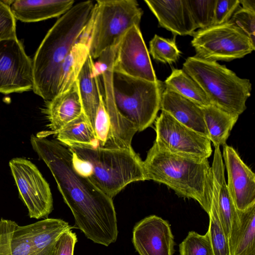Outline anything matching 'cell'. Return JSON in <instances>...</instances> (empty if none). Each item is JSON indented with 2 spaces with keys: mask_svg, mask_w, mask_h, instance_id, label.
Instances as JSON below:
<instances>
[{
  "mask_svg": "<svg viewBox=\"0 0 255 255\" xmlns=\"http://www.w3.org/2000/svg\"><path fill=\"white\" fill-rule=\"evenodd\" d=\"M30 143L51 172L77 227L95 243L105 246L114 243L118 230L112 199L79 171L67 147L33 134Z\"/></svg>",
  "mask_w": 255,
  "mask_h": 255,
  "instance_id": "6da1fadb",
  "label": "cell"
},
{
  "mask_svg": "<svg viewBox=\"0 0 255 255\" xmlns=\"http://www.w3.org/2000/svg\"><path fill=\"white\" fill-rule=\"evenodd\" d=\"M114 55L111 51L100 57L104 68L103 96L111 126L112 141L118 146H128L136 132L154 123L165 85L158 80L150 82L113 71Z\"/></svg>",
  "mask_w": 255,
  "mask_h": 255,
  "instance_id": "7a4b0ae2",
  "label": "cell"
},
{
  "mask_svg": "<svg viewBox=\"0 0 255 255\" xmlns=\"http://www.w3.org/2000/svg\"><path fill=\"white\" fill-rule=\"evenodd\" d=\"M94 6L91 0L74 4L49 30L36 51L33 91L45 101L58 94L63 62L86 27Z\"/></svg>",
  "mask_w": 255,
  "mask_h": 255,
  "instance_id": "3957f363",
  "label": "cell"
},
{
  "mask_svg": "<svg viewBox=\"0 0 255 255\" xmlns=\"http://www.w3.org/2000/svg\"><path fill=\"white\" fill-rule=\"evenodd\" d=\"M65 146L72 152L79 171L112 199L129 183L147 180L143 161L132 147L79 143Z\"/></svg>",
  "mask_w": 255,
  "mask_h": 255,
  "instance_id": "277c9868",
  "label": "cell"
},
{
  "mask_svg": "<svg viewBox=\"0 0 255 255\" xmlns=\"http://www.w3.org/2000/svg\"><path fill=\"white\" fill-rule=\"evenodd\" d=\"M143 163L147 180L163 184L179 197L196 201L209 215L211 176L208 159H195L174 154L154 141Z\"/></svg>",
  "mask_w": 255,
  "mask_h": 255,
  "instance_id": "5b68a950",
  "label": "cell"
},
{
  "mask_svg": "<svg viewBox=\"0 0 255 255\" xmlns=\"http://www.w3.org/2000/svg\"><path fill=\"white\" fill-rule=\"evenodd\" d=\"M182 70L203 90L211 105L239 116L246 109L252 84L225 65L195 56L188 57Z\"/></svg>",
  "mask_w": 255,
  "mask_h": 255,
  "instance_id": "8992f818",
  "label": "cell"
},
{
  "mask_svg": "<svg viewBox=\"0 0 255 255\" xmlns=\"http://www.w3.org/2000/svg\"><path fill=\"white\" fill-rule=\"evenodd\" d=\"M143 11L135 0H98L91 16L89 52L96 59L116 46L132 26H139Z\"/></svg>",
  "mask_w": 255,
  "mask_h": 255,
  "instance_id": "52a82bcc",
  "label": "cell"
},
{
  "mask_svg": "<svg viewBox=\"0 0 255 255\" xmlns=\"http://www.w3.org/2000/svg\"><path fill=\"white\" fill-rule=\"evenodd\" d=\"M195 56L213 61H230L252 53L255 45L240 29L228 21L199 29L192 35Z\"/></svg>",
  "mask_w": 255,
  "mask_h": 255,
  "instance_id": "ba28073f",
  "label": "cell"
},
{
  "mask_svg": "<svg viewBox=\"0 0 255 255\" xmlns=\"http://www.w3.org/2000/svg\"><path fill=\"white\" fill-rule=\"evenodd\" d=\"M154 142L174 154L198 160L208 159L212 153L210 140L180 123L162 111L154 122Z\"/></svg>",
  "mask_w": 255,
  "mask_h": 255,
  "instance_id": "9c48e42d",
  "label": "cell"
},
{
  "mask_svg": "<svg viewBox=\"0 0 255 255\" xmlns=\"http://www.w3.org/2000/svg\"><path fill=\"white\" fill-rule=\"evenodd\" d=\"M9 166L29 217L36 219L47 217L53 209L52 195L49 184L37 166L21 157L11 159Z\"/></svg>",
  "mask_w": 255,
  "mask_h": 255,
  "instance_id": "30bf717a",
  "label": "cell"
},
{
  "mask_svg": "<svg viewBox=\"0 0 255 255\" xmlns=\"http://www.w3.org/2000/svg\"><path fill=\"white\" fill-rule=\"evenodd\" d=\"M32 61L17 38L0 41V93L8 94L33 89Z\"/></svg>",
  "mask_w": 255,
  "mask_h": 255,
  "instance_id": "8fae6325",
  "label": "cell"
},
{
  "mask_svg": "<svg viewBox=\"0 0 255 255\" xmlns=\"http://www.w3.org/2000/svg\"><path fill=\"white\" fill-rule=\"evenodd\" d=\"M113 71L150 82L157 81L139 26L133 25L116 46Z\"/></svg>",
  "mask_w": 255,
  "mask_h": 255,
  "instance_id": "7c38bea8",
  "label": "cell"
},
{
  "mask_svg": "<svg viewBox=\"0 0 255 255\" xmlns=\"http://www.w3.org/2000/svg\"><path fill=\"white\" fill-rule=\"evenodd\" d=\"M132 241L139 255H173L174 253L170 226L156 215L147 216L135 224Z\"/></svg>",
  "mask_w": 255,
  "mask_h": 255,
  "instance_id": "4fadbf2b",
  "label": "cell"
},
{
  "mask_svg": "<svg viewBox=\"0 0 255 255\" xmlns=\"http://www.w3.org/2000/svg\"><path fill=\"white\" fill-rule=\"evenodd\" d=\"M223 146L228 190L237 209L245 210L255 204V174L232 146Z\"/></svg>",
  "mask_w": 255,
  "mask_h": 255,
  "instance_id": "5bb4252c",
  "label": "cell"
},
{
  "mask_svg": "<svg viewBox=\"0 0 255 255\" xmlns=\"http://www.w3.org/2000/svg\"><path fill=\"white\" fill-rule=\"evenodd\" d=\"M144 2L157 19L159 25L175 36H192L198 28L187 0H145Z\"/></svg>",
  "mask_w": 255,
  "mask_h": 255,
  "instance_id": "9a60e30c",
  "label": "cell"
},
{
  "mask_svg": "<svg viewBox=\"0 0 255 255\" xmlns=\"http://www.w3.org/2000/svg\"><path fill=\"white\" fill-rule=\"evenodd\" d=\"M44 113L49 122L50 130L38 133L45 137L55 134L69 122L83 113L76 81L66 91L57 94L48 101Z\"/></svg>",
  "mask_w": 255,
  "mask_h": 255,
  "instance_id": "2e32d148",
  "label": "cell"
},
{
  "mask_svg": "<svg viewBox=\"0 0 255 255\" xmlns=\"http://www.w3.org/2000/svg\"><path fill=\"white\" fill-rule=\"evenodd\" d=\"M160 110L209 138L202 108L192 101L165 87L161 95Z\"/></svg>",
  "mask_w": 255,
  "mask_h": 255,
  "instance_id": "e0dca14e",
  "label": "cell"
},
{
  "mask_svg": "<svg viewBox=\"0 0 255 255\" xmlns=\"http://www.w3.org/2000/svg\"><path fill=\"white\" fill-rule=\"evenodd\" d=\"M73 0H11L9 7L15 19L33 22L59 17L73 5Z\"/></svg>",
  "mask_w": 255,
  "mask_h": 255,
  "instance_id": "ac0fdd59",
  "label": "cell"
},
{
  "mask_svg": "<svg viewBox=\"0 0 255 255\" xmlns=\"http://www.w3.org/2000/svg\"><path fill=\"white\" fill-rule=\"evenodd\" d=\"M228 241L231 255H255V204L237 210Z\"/></svg>",
  "mask_w": 255,
  "mask_h": 255,
  "instance_id": "d6986e66",
  "label": "cell"
},
{
  "mask_svg": "<svg viewBox=\"0 0 255 255\" xmlns=\"http://www.w3.org/2000/svg\"><path fill=\"white\" fill-rule=\"evenodd\" d=\"M97 71L93 59L89 55L76 79L83 114L94 130L95 119L102 96Z\"/></svg>",
  "mask_w": 255,
  "mask_h": 255,
  "instance_id": "ffe728a7",
  "label": "cell"
},
{
  "mask_svg": "<svg viewBox=\"0 0 255 255\" xmlns=\"http://www.w3.org/2000/svg\"><path fill=\"white\" fill-rule=\"evenodd\" d=\"M34 255H55L57 242L72 227L63 220L46 218L26 225Z\"/></svg>",
  "mask_w": 255,
  "mask_h": 255,
  "instance_id": "44dd1931",
  "label": "cell"
},
{
  "mask_svg": "<svg viewBox=\"0 0 255 255\" xmlns=\"http://www.w3.org/2000/svg\"><path fill=\"white\" fill-rule=\"evenodd\" d=\"M91 29L90 17L86 27L63 62L61 70L58 94L67 90L76 81L82 67L90 55L89 38Z\"/></svg>",
  "mask_w": 255,
  "mask_h": 255,
  "instance_id": "7402d4cb",
  "label": "cell"
},
{
  "mask_svg": "<svg viewBox=\"0 0 255 255\" xmlns=\"http://www.w3.org/2000/svg\"><path fill=\"white\" fill-rule=\"evenodd\" d=\"M0 255H34L26 225L1 218Z\"/></svg>",
  "mask_w": 255,
  "mask_h": 255,
  "instance_id": "603a6c76",
  "label": "cell"
},
{
  "mask_svg": "<svg viewBox=\"0 0 255 255\" xmlns=\"http://www.w3.org/2000/svg\"><path fill=\"white\" fill-rule=\"evenodd\" d=\"M209 138L214 147L224 145L239 117L210 105L201 107Z\"/></svg>",
  "mask_w": 255,
  "mask_h": 255,
  "instance_id": "cb8c5ba5",
  "label": "cell"
},
{
  "mask_svg": "<svg viewBox=\"0 0 255 255\" xmlns=\"http://www.w3.org/2000/svg\"><path fill=\"white\" fill-rule=\"evenodd\" d=\"M164 84L165 87L201 107L211 105L201 87L182 69H173Z\"/></svg>",
  "mask_w": 255,
  "mask_h": 255,
  "instance_id": "d4e9b609",
  "label": "cell"
},
{
  "mask_svg": "<svg viewBox=\"0 0 255 255\" xmlns=\"http://www.w3.org/2000/svg\"><path fill=\"white\" fill-rule=\"evenodd\" d=\"M54 134L64 145L69 143L99 145L94 130L83 113Z\"/></svg>",
  "mask_w": 255,
  "mask_h": 255,
  "instance_id": "484cf974",
  "label": "cell"
},
{
  "mask_svg": "<svg viewBox=\"0 0 255 255\" xmlns=\"http://www.w3.org/2000/svg\"><path fill=\"white\" fill-rule=\"evenodd\" d=\"M208 230L213 255H231L228 238L225 235L218 216L215 203L211 201Z\"/></svg>",
  "mask_w": 255,
  "mask_h": 255,
  "instance_id": "4316f807",
  "label": "cell"
},
{
  "mask_svg": "<svg viewBox=\"0 0 255 255\" xmlns=\"http://www.w3.org/2000/svg\"><path fill=\"white\" fill-rule=\"evenodd\" d=\"M149 53L156 61L172 64L179 59L181 52L175 42V36L167 39L157 34L149 42Z\"/></svg>",
  "mask_w": 255,
  "mask_h": 255,
  "instance_id": "83f0119b",
  "label": "cell"
},
{
  "mask_svg": "<svg viewBox=\"0 0 255 255\" xmlns=\"http://www.w3.org/2000/svg\"><path fill=\"white\" fill-rule=\"evenodd\" d=\"M198 28L205 29L213 25L217 0H187Z\"/></svg>",
  "mask_w": 255,
  "mask_h": 255,
  "instance_id": "f1b7e54d",
  "label": "cell"
},
{
  "mask_svg": "<svg viewBox=\"0 0 255 255\" xmlns=\"http://www.w3.org/2000/svg\"><path fill=\"white\" fill-rule=\"evenodd\" d=\"M180 255H213L208 232L203 235L189 232L179 245Z\"/></svg>",
  "mask_w": 255,
  "mask_h": 255,
  "instance_id": "f546056e",
  "label": "cell"
},
{
  "mask_svg": "<svg viewBox=\"0 0 255 255\" xmlns=\"http://www.w3.org/2000/svg\"><path fill=\"white\" fill-rule=\"evenodd\" d=\"M94 131L99 146L110 147L112 137L111 126L103 94L95 119Z\"/></svg>",
  "mask_w": 255,
  "mask_h": 255,
  "instance_id": "4dcf8cb0",
  "label": "cell"
},
{
  "mask_svg": "<svg viewBox=\"0 0 255 255\" xmlns=\"http://www.w3.org/2000/svg\"><path fill=\"white\" fill-rule=\"evenodd\" d=\"M229 21L246 35L255 44V11L240 6Z\"/></svg>",
  "mask_w": 255,
  "mask_h": 255,
  "instance_id": "1f68e13d",
  "label": "cell"
},
{
  "mask_svg": "<svg viewBox=\"0 0 255 255\" xmlns=\"http://www.w3.org/2000/svg\"><path fill=\"white\" fill-rule=\"evenodd\" d=\"M15 20L9 5L0 0V41L17 38Z\"/></svg>",
  "mask_w": 255,
  "mask_h": 255,
  "instance_id": "d6a6232c",
  "label": "cell"
},
{
  "mask_svg": "<svg viewBox=\"0 0 255 255\" xmlns=\"http://www.w3.org/2000/svg\"><path fill=\"white\" fill-rule=\"evenodd\" d=\"M240 5V0H217L213 25L228 22Z\"/></svg>",
  "mask_w": 255,
  "mask_h": 255,
  "instance_id": "836d02e7",
  "label": "cell"
},
{
  "mask_svg": "<svg viewBox=\"0 0 255 255\" xmlns=\"http://www.w3.org/2000/svg\"><path fill=\"white\" fill-rule=\"evenodd\" d=\"M77 242V238L75 233L71 230L65 231L57 242L55 255H74Z\"/></svg>",
  "mask_w": 255,
  "mask_h": 255,
  "instance_id": "e575fe53",
  "label": "cell"
},
{
  "mask_svg": "<svg viewBox=\"0 0 255 255\" xmlns=\"http://www.w3.org/2000/svg\"><path fill=\"white\" fill-rule=\"evenodd\" d=\"M240 2L242 5V7L255 11V0H240Z\"/></svg>",
  "mask_w": 255,
  "mask_h": 255,
  "instance_id": "d590c367",
  "label": "cell"
}]
</instances>
